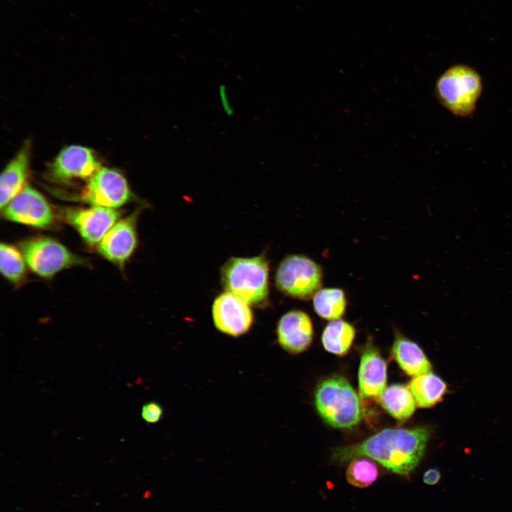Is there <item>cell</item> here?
<instances>
[{"mask_svg": "<svg viewBox=\"0 0 512 512\" xmlns=\"http://www.w3.org/2000/svg\"><path fill=\"white\" fill-rule=\"evenodd\" d=\"M429 436L427 427L385 429L359 443L336 448L331 459L343 464L366 457L393 473L407 475L420 462Z\"/></svg>", "mask_w": 512, "mask_h": 512, "instance_id": "cell-1", "label": "cell"}, {"mask_svg": "<svg viewBox=\"0 0 512 512\" xmlns=\"http://www.w3.org/2000/svg\"><path fill=\"white\" fill-rule=\"evenodd\" d=\"M483 90L480 74L473 68L457 64L447 69L437 80L434 94L439 102L455 116H471Z\"/></svg>", "mask_w": 512, "mask_h": 512, "instance_id": "cell-2", "label": "cell"}, {"mask_svg": "<svg viewBox=\"0 0 512 512\" xmlns=\"http://www.w3.org/2000/svg\"><path fill=\"white\" fill-rule=\"evenodd\" d=\"M314 402L319 415L336 428H351L361 420L358 396L343 376L334 375L320 382L315 390Z\"/></svg>", "mask_w": 512, "mask_h": 512, "instance_id": "cell-3", "label": "cell"}, {"mask_svg": "<svg viewBox=\"0 0 512 512\" xmlns=\"http://www.w3.org/2000/svg\"><path fill=\"white\" fill-rule=\"evenodd\" d=\"M221 280L227 292L249 304L265 302L269 296V265L265 256L232 257L223 266Z\"/></svg>", "mask_w": 512, "mask_h": 512, "instance_id": "cell-4", "label": "cell"}, {"mask_svg": "<svg viewBox=\"0 0 512 512\" xmlns=\"http://www.w3.org/2000/svg\"><path fill=\"white\" fill-rule=\"evenodd\" d=\"M322 270L311 258L292 255L279 263L275 274L277 288L284 294L300 299H308L321 289Z\"/></svg>", "mask_w": 512, "mask_h": 512, "instance_id": "cell-5", "label": "cell"}, {"mask_svg": "<svg viewBox=\"0 0 512 512\" xmlns=\"http://www.w3.org/2000/svg\"><path fill=\"white\" fill-rule=\"evenodd\" d=\"M19 248L31 270L44 278H50L65 268L85 262L63 244L48 237L24 240Z\"/></svg>", "mask_w": 512, "mask_h": 512, "instance_id": "cell-6", "label": "cell"}, {"mask_svg": "<svg viewBox=\"0 0 512 512\" xmlns=\"http://www.w3.org/2000/svg\"><path fill=\"white\" fill-rule=\"evenodd\" d=\"M132 192L124 176L101 166L87 181L80 199L94 206L117 208L129 201Z\"/></svg>", "mask_w": 512, "mask_h": 512, "instance_id": "cell-7", "label": "cell"}, {"mask_svg": "<svg viewBox=\"0 0 512 512\" xmlns=\"http://www.w3.org/2000/svg\"><path fill=\"white\" fill-rule=\"evenodd\" d=\"M1 211L8 220L38 228H46L54 221L53 210L48 201L28 184Z\"/></svg>", "mask_w": 512, "mask_h": 512, "instance_id": "cell-8", "label": "cell"}, {"mask_svg": "<svg viewBox=\"0 0 512 512\" xmlns=\"http://www.w3.org/2000/svg\"><path fill=\"white\" fill-rule=\"evenodd\" d=\"M100 167V162L91 149L70 145L58 153L50 165L48 174L52 179L60 182L88 180Z\"/></svg>", "mask_w": 512, "mask_h": 512, "instance_id": "cell-9", "label": "cell"}, {"mask_svg": "<svg viewBox=\"0 0 512 512\" xmlns=\"http://www.w3.org/2000/svg\"><path fill=\"white\" fill-rule=\"evenodd\" d=\"M212 316L216 329L232 336L246 334L253 322L250 304L230 292L221 293L215 299Z\"/></svg>", "mask_w": 512, "mask_h": 512, "instance_id": "cell-10", "label": "cell"}, {"mask_svg": "<svg viewBox=\"0 0 512 512\" xmlns=\"http://www.w3.org/2000/svg\"><path fill=\"white\" fill-rule=\"evenodd\" d=\"M120 215L115 208L92 206L87 208L68 209L64 218L87 244L95 245L99 244Z\"/></svg>", "mask_w": 512, "mask_h": 512, "instance_id": "cell-11", "label": "cell"}, {"mask_svg": "<svg viewBox=\"0 0 512 512\" xmlns=\"http://www.w3.org/2000/svg\"><path fill=\"white\" fill-rule=\"evenodd\" d=\"M137 217L134 213L119 220L97 245L99 253L121 268L137 247Z\"/></svg>", "mask_w": 512, "mask_h": 512, "instance_id": "cell-12", "label": "cell"}, {"mask_svg": "<svg viewBox=\"0 0 512 512\" xmlns=\"http://www.w3.org/2000/svg\"><path fill=\"white\" fill-rule=\"evenodd\" d=\"M314 336L309 316L301 310H292L279 319L277 336L279 346L287 352L298 354L311 345Z\"/></svg>", "mask_w": 512, "mask_h": 512, "instance_id": "cell-13", "label": "cell"}, {"mask_svg": "<svg viewBox=\"0 0 512 512\" xmlns=\"http://www.w3.org/2000/svg\"><path fill=\"white\" fill-rule=\"evenodd\" d=\"M387 363L378 349L368 341L358 369L359 393L362 398H378L385 389Z\"/></svg>", "mask_w": 512, "mask_h": 512, "instance_id": "cell-14", "label": "cell"}, {"mask_svg": "<svg viewBox=\"0 0 512 512\" xmlns=\"http://www.w3.org/2000/svg\"><path fill=\"white\" fill-rule=\"evenodd\" d=\"M30 156L31 142L26 141L3 170L0 177L1 210L26 185Z\"/></svg>", "mask_w": 512, "mask_h": 512, "instance_id": "cell-15", "label": "cell"}, {"mask_svg": "<svg viewBox=\"0 0 512 512\" xmlns=\"http://www.w3.org/2000/svg\"><path fill=\"white\" fill-rule=\"evenodd\" d=\"M392 356L408 375L415 377L431 372V363L422 348L400 334H398L394 340Z\"/></svg>", "mask_w": 512, "mask_h": 512, "instance_id": "cell-16", "label": "cell"}, {"mask_svg": "<svg viewBox=\"0 0 512 512\" xmlns=\"http://www.w3.org/2000/svg\"><path fill=\"white\" fill-rule=\"evenodd\" d=\"M408 388L418 407H430L442 400L447 387L441 378L429 372L414 377Z\"/></svg>", "mask_w": 512, "mask_h": 512, "instance_id": "cell-17", "label": "cell"}, {"mask_svg": "<svg viewBox=\"0 0 512 512\" xmlns=\"http://www.w3.org/2000/svg\"><path fill=\"white\" fill-rule=\"evenodd\" d=\"M378 398L382 407L400 420L410 417L415 410L416 402L410 388L402 384L388 386Z\"/></svg>", "mask_w": 512, "mask_h": 512, "instance_id": "cell-18", "label": "cell"}, {"mask_svg": "<svg viewBox=\"0 0 512 512\" xmlns=\"http://www.w3.org/2000/svg\"><path fill=\"white\" fill-rule=\"evenodd\" d=\"M356 335L354 326L341 320L331 321L324 328L321 342L324 348L337 356H344L349 351Z\"/></svg>", "mask_w": 512, "mask_h": 512, "instance_id": "cell-19", "label": "cell"}, {"mask_svg": "<svg viewBox=\"0 0 512 512\" xmlns=\"http://www.w3.org/2000/svg\"><path fill=\"white\" fill-rule=\"evenodd\" d=\"M346 304V294L339 288L319 289L313 296L314 311L327 320L339 319L345 313Z\"/></svg>", "mask_w": 512, "mask_h": 512, "instance_id": "cell-20", "label": "cell"}, {"mask_svg": "<svg viewBox=\"0 0 512 512\" xmlns=\"http://www.w3.org/2000/svg\"><path fill=\"white\" fill-rule=\"evenodd\" d=\"M25 262L20 250L7 243H1L0 270L6 279L16 284L22 282L26 274Z\"/></svg>", "mask_w": 512, "mask_h": 512, "instance_id": "cell-21", "label": "cell"}, {"mask_svg": "<svg viewBox=\"0 0 512 512\" xmlns=\"http://www.w3.org/2000/svg\"><path fill=\"white\" fill-rule=\"evenodd\" d=\"M379 476V470L371 459L359 457L349 462L346 478L347 482L358 488H366L374 483Z\"/></svg>", "mask_w": 512, "mask_h": 512, "instance_id": "cell-22", "label": "cell"}, {"mask_svg": "<svg viewBox=\"0 0 512 512\" xmlns=\"http://www.w3.org/2000/svg\"><path fill=\"white\" fill-rule=\"evenodd\" d=\"M163 408L160 404L154 401L145 403L142 408V419L147 423H156L163 416Z\"/></svg>", "mask_w": 512, "mask_h": 512, "instance_id": "cell-23", "label": "cell"}, {"mask_svg": "<svg viewBox=\"0 0 512 512\" xmlns=\"http://www.w3.org/2000/svg\"><path fill=\"white\" fill-rule=\"evenodd\" d=\"M440 478L439 470L437 468H430L423 474L422 480L427 485H434L439 482Z\"/></svg>", "mask_w": 512, "mask_h": 512, "instance_id": "cell-24", "label": "cell"}]
</instances>
